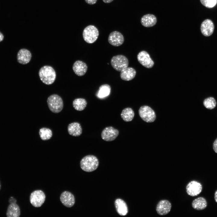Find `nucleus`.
Masks as SVG:
<instances>
[{
	"label": "nucleus",
	"instance_id": "6ab92c4d",
	"mask_svg": "<svg viewBox=\"0 0 217 217\" xmlns=\"http://www.w3.org/2000/svg\"><path fill=\"white\" fill-rule=\"evenodd\" d=\"M136 74L135 70L131 67H127L121 71L120 76L123 80L129 81L134 78Z\"/></svg>",
	"mask_w": 217,
	"mask_h": 217
},
{
	"label": "nucleus",
	"instance_id": "a878e982",
	"mask_svg": "<svg viewBox=\"0 0 217 217\" xmlns=\"http://www.w3.org/2000/svg\"><path fill=\"white\" fill-rule=\"evenodd\" d=\"M39 134L42 140L45 141L51 138L52 136V132L49 128L42 127L39 129Z\"/></svg>",
	"mask_w": 217,
	"mask_h": 217
},
{
	"label": "nucleus",
	"instance_id": "2f4dec72",
	"mask_svg": "<svg viewBox=\"0 0 217 217\" xmlns=\"http://www.w3.org/2000/svg\"><path fill=\"white\" fill-rule=\"evenodd\" d=\"M102 1L105 3H109L112 2L113 0H102Z\"/></svg>",
	"mask_w": 217,
	"mask_h": 217
},
{
	"label": "nucleus",
	"instance_id": "c756f323",
	"mask_svg": "<svg viewBox=\"0 0 217 217\" xmlns=\"http://www.w3.org/2000/svg\"><path fill=\"white\" fill-rule=\"evenodd\" d=\"M97 0H85V2L88 4L92 5L95 4Z\"/></svg>",
	"mask_w": 217,
	"mask_h": 217
},
{
	"label": "nucleus",
	"instance_id": "2eb2a0df",
	"mask_svg": "<svg viewBox=\"0 0 217 217\" xmlns=\"http://www.w3.org/2000/svg\"><path fill=\"white\" fill-rule=\"evenodd\" d=\"M31 57V54L29 50L23 49L18 51L17 55V59L19 63L25 64L30 61Z\"/></svg>",
	"mask_w": 217,
	"mask_h": 217
},
{
	"label": "nucleus",
	"instance_id": "f704fd0d",
	"mask_svg": "<svg viewBox=\"0 0 217 217\" xmlns=\"http://www.w3.org/2000/svg\"><path fill=\"white\" fill-rule=\"evenodd\" d=\"M0 188H1V185H0Z\"/></svg>",
	"mask_w": 217,
	"mask_h": 217
},
{
	"label": "nucleus",
	"instance_id": "423d86ee",
	"mask_svg": "<svg viewBox=\"0 0 217 217\" xmlns=\"http://www.w3.org/2000/svg\"><path fill=\"white\" fill-rule=\"evenodd\" d=\"M139 114L140 118L147 122H153L156 118V115L154 111L148 106H141L139 110Z\"/></svg>",
	"mask_w": 217,
	"mask_h": 217
},
{
	"label": "nucleus",
	"instance_id": "473e14b6",
	"mask_svg": "<svg viewBox=\"0 0 217 217\" xmlns=\"http://www.w3.org/2000/svg\"><path fill=\"white\" fill-rule=\"evenodd\" d=\"M214 199L215 201L217 203V190L215 191V193Z\"/></svg>",
	"mask_w": 217,
	"mask_h": 217
},
{
	"label": "nucleus",
	"instance_id": "7ed1b4c3",
	"mask_svg": "<svg viewBox=\"0 0 217 217\" xmlns=\"http://www.w3.org/2000/svg\"><path fill=\"white\" fill-rule=\"evenodd\" d=\"M47 102L49 109L53 113H58L63 109V100L57 94H54L48 97Z\"/></svg>",
	"mask_w": 217,
	"mask_h": 217
},
{
	"label": "nucleus",
	"instance_id": "b1692460",
	"mask_svg": "<svg viewBox=\"0 0 217 217\" xmlns=\"http://www.w3.org/2000/svg\"><path fill=\"white\" fill-rule=\"evenodd\" d=\"M134 115V113L133 110L129 107L123 109L121 114V118L126 122L131 121L133 119Z\"/></svg>",
	"mask_w": 217,
	"mask_h": 217
},
{
	"label": "nucleus",
	"instance_id": "7c9ffc66",
	"mask_svg": "<svg viewBox=\"0 0 217 217\" xmlns=\"http://www.w3.org/2000/svg\"><path fill=\"white\" fill-rule=\"evenodd\" d=\"M9 203H16V202H17V200L14 197H11L9 199Z\"/></svg>",
	"mask_w": 217,
	"mask_h": 217
},
{
	"label": "nucleus",
	"instance_id": "1a4fd4ad",
	"mask_svg": "<svg viewBox=\"0 0 217 217\" xmlns=\"http://www.w3.org/2000/svg\"><path fill=\"white\" fill-rule=\"evenodd\" d=\"M202 190V186L201 184L195 181H190L186 187L187 194L192 197L197 196L200 194Z\"/></svg>",
	"mask_w": 217,
	"mask_h": 217
},
{
	"label": "nucleus",
	"instance_id": "bb28decb",
	"mask_svg": "<svg viewBox=\"0 0 217 217\" xmlns=\"http://www.w3.org/2000/svg\"><path fill=\"white\" fill-rule=\"evenodd\" d=\"M216 102L215 99L213 97H210L205 99L203 101L204 106L206 108L212 109L216 106Z\"/></svg>",
	"mask_w": 217,
	"mask_h": 217
},
{
	"label": "nucleus",
	"instance_id": "5701e85b",
	"mask_svg": "<svg viewBox=\"0 0 217 217\" xmlns=\"http://www.w3.org/2000/svg\"><path fill=\"white\" fill-rule=\"evenodd\" d=\"M111 90V88L109 85H102L99 87L96 93V96L99 98H104L109 95Z\"/></svg>",
	"mask_w": 217,
	"mask_h": 217
},
{
	"label": "nucleus",
	"instance_id": "cd10ccee",
	"mask_svg": "<svg viewBox=\"0 0 217 217\" xmlns=\"http://www.w3.org/2000/svg\"><path fill=\"white\" fill-rule=\"evenodd\" d=\"M200 1L203 5L208 8H213L217 2V0H200Z\"/></svg>",
	"mask_w": 217,
	"mask_h": 217
},
{
	"label": "nucleus",
	"instance_id": "39448f33",
	"mask_svg": "<svg viewBox=\"0 0 217 217\" xmlns=\"http://www.w3.org/2000/svg\"><path fill=\"white\" fill-rule=\"evenodd\" d=\"M111 63L114 69L121 72L128 67L129 62L126 57L122 55H118L113 56L112 58Z\"/></svg>",
	"mask_w": 217,
	"mask_h": 217
},
{
	"label": "nucleus",
	"instance_id": "20e7f679",
	"mask_svg": "<svg viewBox=\"0 0 217 217\" xmlns=\"http://www.w3.org/2000/svg\"><path fill=\"white\" fill-rule=\"evenodd\" d=\"M99 35L97 28L94 26L90 25L86 27L83 32L84 41L88 43H93L97 39Z\"/></svg>",
	"mask_w": 217,
	"mask_h": 217
},
{
	"label": "nucleus",
	"instance_id": "a211bd4d",
	"mask_svg": "<svg viewBox=\"0 0 217 217\" xmlns=\"http://www.w3.org/2000/svg\"><path fill=\"white\" fill-rule=\"evenodd\" d=\"M68 131L70 135L74 137L80 136L82 132L81 126L77 122H74L69 124L68 127Z\"/></svg>",
	"mask_w": 217,
	"mask_h": 217
},
{
	"label": "nucleus",
	"instance_id": "aec40b11",
	"mask_svg": "<svg viewBox=\"0 0 217 217\" xmlns=\"http://www.w3.org/2000/svg\"><path fill=\"white\" fill-rule=\"evenodd\" d=\"M116 211L121 215L124 216L128 212V208L125 202L120 199H116L115 203Z\"/></svg>",
	"mask_w": 217,
	"mask_h": 217
},
{
	"label": "nucleus",
	"instance_id": "f8f14e48",
	"mask_svg": "<svg viewBox=\"0 0 217 217\" xmlns=\"http://www.w3.org/2000/svg\"><path fill=\"white\" fill-rule=\"evenodd\" d=\"M171 207L170 202L167 200H162L158 203L156 207L157 213L161 215L168 214L170 212Z\"/></svg>",
	"mask_w": 217,
	"mask_h": 217
},
{
	"label": "nucleus",
	"instance_id": "4be33fe9",
	"mask_svg": "<svg viewBox=\"0 0 217 217\" xmlns=\"http://www.w3.org/2000/svg\"><path fill=\"white\" fill-rule=\"evenodd\" d=\"M207 205V202L206 199L202 197L195 199L192 203L193 208L198 210L204 209L206 207Z\"/></svg>",
	"mask_w": 217,
	"mask_h": 217
},
{
	"label": "nucleus",
	"instance_id": "9d476101",
	"mask_svg": "<svg viewBox=\"0 0 217 217\" xmlns=\"http://www.w3.org/2000/svg\"><path fill=\"white\" fill-rule=\"evenodd\" d=\"M108 42L112 45L115 46H119L123 44L124 38L123 35L120 32L115 31L109 34Z\"/></svg>",
	"mask_w": 217,
	"mask_h": 217
},
{
	"label": "nucleus",
	"instance_id": "4468645a",
	"mask_svg": "<svg viewBox=\"0 0 217 217\" xmlns=\"http://www.w3.org/2000/svg\"><path fill=\"white\" fill-rule=\"evenodd\" d=\"M214 29V24L210 19H206L204 20L201 24L200 30L202 34L205 36H209L211 35Z\"/></svg>",
	"mask_w": 217,
	"mask_h": 217
},
{
	"label": "nucleus",
	"instance_id": "0eeeda50",
	"mask_svg": "<svg viewBox=\"0 0 217 217\" xmlns=\"http://www.w3.org/2000/svg\"><path fill=\"white\" fill-rule=\"evenodd\" d=\"M45 199V194L41 190H37L33 191L31 193L30 197L31 204L35 207L41 206L44 202Z\"/></svg>",
	"mask_w": 217,
	"mask_h": 217
},
{
	"label": "nucleus",
	"instance_id": "f257e3e1",
	"mask_svg": "<svg viewBox=\"0 0 217 217\" xmlns=\"http://www.w3.org/2000/svg\"><path fill=\"white\" fill-rule=\"evenodd\" d=\"M39 75L41 80L46 85H50L55 81L56 74L54 69L52 67L46 65L40 68Z\"/></svg>",
	"mask_w": 217,
	"mask_h": 217
},
{
	"label": "nucleus",
	"instance_id": "412c9836",
	"mask_svg": "<svg viewBox=\"0 0 217 217\" xmlns=\"http://www.w3.org/2000/svg\"><path fill=\"white\" fill-rule=\"evenodd\" d=\"M20 214L19 207L16 203H10L6 212L8 217H19Z\"/></svg>",
	"mask_w": 217,
	"mask_h": 217
},
{
	"label": "nucleus",
	"instance_id": "6e6552de",
	"mask_svg": "<svg viewBox=\"0 0 217 217\" xmlns=\"http://www.w3.org/2000/svg\"><path fill=\"white\" fill-rule=\"evenodd\" d=\"M119 132L118 130L109 126L106 127L102 131L101 136L102 139L106 141L115 140L118 136Z\"/></svg>",
	"mask_w": 217,
	"mask_h": 217
},
{
	"label": "nucleus",
	"instance_id": "72a5a7b5",
	"mask_svg": "<svg viewBox=\"0 0 217 217\" xmlns=\"http://www.w3.org/2000/svg\"><path fill=\"white\" fill-rule=\"evenodd\" d=\"M4 39V36L0 32V42L2 41Z\"/></svg>",
	"mask_w": 217,
	"mask_h": 217
},
{
	"label": "nucleus",
	"instance_id": "c85d7f7f",
	"mask_svg": "<svg viewBox=\"0 0 217 217\" xmlns=\"http://www.w3.org/2000/svg\"><path fill=\"white\" fill-rule=\"evenodd\" d=\"M213 148L215 152L217 153V138L215 140L213 143Z\"/></svg>",
	"mask_w": 217,
	"mask_h": 217
},
{
	"label": "nucleus",
	"instance_id": "dca6fc26",
	"mask_svg": "<svg viewBox=\"0 0 217 217\" xmlns=\"http://www.w3.org/2000/svg\"><path fill=\"white\" fill-rule=\"evenodd\" d=\"M72 68L76 74L78 76H81L84 75L86 72L87 66L84 62L78 60L74 63Z\"/></svg>",
	"mask_w": 217,
	"mask_h": 217
},
{
	"label": "nucleus",
	"instance_id": "9b49d317",
	"mask_svg": "<svg viewBox=\"0 0 217 217\" xmlns=\"http://www.w3.org/2000/svg\"><path fill=\"white\" fill-rule=\"evenodd\" d=\"M137 58L139 62L144 67L150 68L154 65V62L146 52L142 51L139 53Z\"/></svg>",
	"mask_w": 217,
	"mask_h": 217
},
{
	"label": "nucleus",
	"instance_id": "f3484780",
	"mask_svg": "<svg viewBox=\"0 0 217 217\" xmlns=\"http://www.w3.org/2000/svg\"><path fill=\"white\" fill-rule=\"evenodd\" d=\"M157 21L155 16L153 14H147L141 17L140 22L144 27H149L154 26L156 24Z\"/></svg>",
	"mask_w": 217,
	"mask_h": 217
},
{
	"label": "nucleus",
	"instance_id": "393cba45",
	"mask_svg": "<svg viewBox=\"0 0 217 217\" xmlns=\"http://www.w3.org/2000/svg\"><path fill=\"white\" fill-rule=\"evenodd\" d=\"M73 106L74 108L78 111H82L86 107L87 102L83 98H78L74 99L73 102Z\"/></svg>",
	"mask_w": 217,
	"mask_h": 217
},
{
	"label": "nucleus",
	"instance_id": "ddd939ff",
	"mask_svg": "<svg viewBox=\"0 0 217 217\" xmlns=\"http://www.w3.org/2000/svg\"><path fill=\"white\" fill-rule=\"evenodd\" d=\"M60 200L62 203L67 207H71L73 206L75 202L74 195L71 193L67 191H64L61 193Z\"/></svg>",
	"mask_w": 217,
	"mask_h": 217
},
{
	"label": "nucleus",
	"instance_id": "f03ea898",
	"mask_svg": "<svg viewBox=\"0 0 217 217\" xmlns=\"http://www.w3.org/2000/svg\"><path fill=\"white\" fill-rule=\"evenodd\" d=\"M80 165L83 171L90 172L97 168L99 165V161L97 157L93 155H87L81 159Z\"/></svg>",
	"mask_w": 217,
	"mask_h": 217
}]
</instances>
